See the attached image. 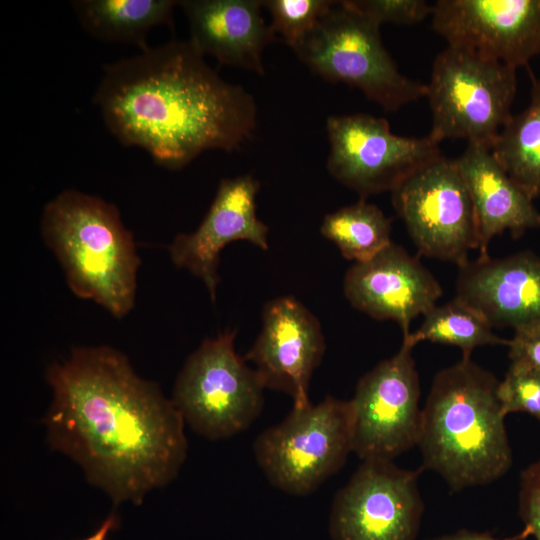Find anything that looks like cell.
Here are the masks:
<instances>
[{"label": "cell", "instance_id": "cell-1", "mask_svg": "<svg viewBox=\"0 0 540 540\" xmlns=\"http://www.w3.org/2000/svg\"><path fill=\"white\" fill-rule=\"evenodd\" d=\"M45 417L53 449L72 458L114 504H141L178 474L187 455L184 418L158 386L107 347H80L51 365Z\"/></svg>", "mask_w": 540, "mask_h": 540}, {"label": "cell", "instance_id": "cell-2", "mask_svg": "<svg viewBox=\"0 0 540 540\" xmlns=\"http://www.w3.org/2000/svg\"><path fill=\"white\" fill-rule=\"evenodd\" d=\"M93 101L123 145L172 170L208 150L239 149L257 126L253 95L222 79L189 41L108 64Z\"/></svg>", "mask_w": 540, "mask_h": 540}, {"label": "cell", "instance_id": "cell-3", "mask_svg": "<svg viewBox=\"0 0 540 540\" xmlns=\"http://www.w3.org/2000/svg\"><path fill=\"white\" fill-rule=\"evenodd\" d=\"M499 382L471 357L433 379L422 409L420 469L438 473L453 492L491 483L512 466Z\"/></svg>", "mask_w": 540, "mask_h": 540}, {"label": "cell", "instance_id": "cell-4", "mask_svg": "<svg viewBox=\"0 0 540 540\" xmlns=\"http://www.w3.org/2000/svg\"><path fill=\"white\" fill-rule=\"evenodd\" d=\"M41 231L75 295L116 318L133 308L140 258L115 205L64 190L45 205Z\"/></svg>", "mask_w": 540, "mask_h": 540}, {"label": "cell", "instance_id": "cell-5", "mask_svg": "<svg viewBox=\"0 0 540 540\" xmlns=\"http://www.w3.org/2000/svg\"><path fill=\"white\" fill-rule=\"evenodd\" d=\"M293 51L316 75L357 88L385 111L426 97V84L399 71L382 42L380 27L344 0L335 1Z\"/></svg>", "mask_w": 540, "mask_h": 540}, {"label": "cell", "instance_id": "cell-6", "mask_svg": "<svg viewBox=\"0 0 540 540\" xmlns=\"http://www.w3.org/2000/svg\"><path fill=\"white\" fill-rule=\"evenodd\" d=\"M516 70L471 49L448 45L435 57L426 84L432 115L427 136L437 144L465 139L491 148L512 117Z\"/></svg>", "mask_w": 540, "mask_h": 540}, {"label": "cell", "instance_id": "cell-7", "mask_svg": "<svg viewBox=\"0 0 540 540\" xmlns=\"http://www.w3.org/2000/svg\"><path fill=\"white\" fill-rule=\"evenodd\" d=\"M352 421L350 400L327 396L315 405L293 406L257 436L255 459L274 487L309 495L344 466L352 452Z\"/></svg>", "mask_w": 540, "mask_h": 540}, {"label": "cell", "instance_id": "cell-8", "mask_svg": "<svg viewBox=\"0 0 540 540\" xmlns=\"http://www.w3.org/2000/svg\"><path fill=\"white\" fill-rule=\"evenodd\" d=\"M235 330L206 339L185 362L173 403L198 434L224 439L246 430L264 405V385L234 347Z\"/></svg>", "mask_w": 540, "mask_h": 540}, {"label": "cell", "instance_id": "cell-9", "mask_svg": "<svg viewBox=\"0 0 540 540\" xmlns=\"http://www.w3.org/2000/svg\"><path fill=\"white\" fill-rule=\"evenodd\" d=\"M330 145L327 170L361 199L393 192L441 156L428 136L394 134L389 122L367 113L331 115L326 120Z\"/></svg>", "mask_w": 540, "mask_h": 540}, {"label": "cell", "instance_id": "cell-10", "mask_svg": "<svg viewBox=\"0 0 540 540\" xmlns=\"http://www.w3.org/2000/svg\"><path fill=\"white\" fill-rule=\"evenodd\" d=\"M392 202L420 255L459 268L480 247L478 222L454 159L441 156L392 192Z\"/></svg>", "mask_w": 540, "mask_h": 540}, {"label": "cell", "instance_id": "cell-11", "mask_svg": "<svg viewBox=\"0 0 540 540\" xmlns=\"http://www.w3.org/2000/svg\"><path fill=\"white\" fill-rule=\"evenodd\" d=\"M413 347L403 340L395 355L379 362L357 383L350 400L352 452L363 461H393L418 444L422 409Z\"/></svg>", "mask_w": 540, "mask_h": 540}, {"label": "cell", "instance_id": "cell-12", "mask_svg": "<svg viewBox=\"0 0 540 540\" xmlns=\"http://www.w3.org/2000/svg\"><path fill=\"white\" fill-rule=\"evenodd\" d=\"M421 472L393 461H363L334 497L332 540H415L424 512Z\"/></svg>", "mask_w": 540, "mask_h": 540}, {"label": "cell", "instance_id": "cell-13", "mask_svg": "<svg viewBox=\"0 0 540 540\" xmlns=\"http://www.w3.org/2000/svg\"><path fill=\"white\" fill-rule=\"evenodd\" d=\"M431 16L449 46L516 69L540 54V0H439Z\"/></svg>", "mask_w": 540, "mask_h": 540}, {"label": "cell", "instance_id": "cell-14", "mask_svg": "<svg viewBox=\"0 0 540 540\" xmlns=\"http://www.w3.org/2000/svg\"><path fill=\"white\" fill-rule=\"evenodd\" d=\"M326 349L318 319L291 296L269 301L262 329L244 359L255 366L265 388L288 394L294 406L310 403L311 376Z\"/></svg>", "mask_w": 540, "mask_h": 540}, {"label": "cell", "instance_id": "cell-15", "mask_svg": "<svg viewBox=\"0 0 540 540\" xmlns=\"http://www.w3.org/2000/svg\"><path fill=\"white\" fill-rule=\"evenodd\" d=\"M344 295L357 310L377 320H393L410 333L412 320L436 306L442 288L435 276L403 247L391 242L346 272Z\"/></svg>", "mask_w": 540, "mask_h": 540}, {"label": "cell", "instance_id": "cell-16", "mask_svg": "<svg viewBox=\"0 0 540 540\" xmlns=\"http://www.w3.org/2000/svg\"><path fill=\"white\" fill-rule=\"evenodd\" d=\"M259 187L250 174L222 179L198 228L177 235L169 246L172 262L201 279L213 302L220 281L219 256L226 245L244 240L263 250L269 248V228L256 215Z\"/></svg>", "mask_w": 540, "mask_h": 540}, {"label": "cell", "instance_id": "cell-17", "mask_svg": "<svg viewBox=\"0 0 540 540\" xmlns=\"http://www.w3.org/2000/svg\"><path fill=\"white\" fill-rule=\"evenodd\" d=\"M457 299L494 328L516 329L540 319V257L530 251L478 257L459 268Z\"/></svg>", "mask_w": 540, "mask_h": 540}, {"label": "cell", "instance_id": "cell-18", "mask_svg": "<svg viewBox=\"0 0 540 540\" xmlns=\"http://www.w3.org/2000/svg\"><path fill=\"white\" fill-rule=\"evenodd\" d=\"M192 46L220 64L263 76V53L275 39L261 12L262 0H181Z\"/></svg>", "mask_w": 540, "mask_h": 540}, {"label": "cell", "instance_id": "cell-19", "mask_svg": "<svg viewBox=\"0 0 540 540\" xmlns=\"http://www.w3.org/2000/svg\"><path fill=\"white\" fill-rule=\"evenodd\" d=\"M455 163L471 195L478 222L479 257L489 256L493 237L508 231L513 238L540 228V212L491 154L490 148L468 143Z\"/></svg>", "mask_w": 540, "mask_h": 540}, {"label": "cell", "instance_id": "cell-20", "mask_svg": "<svg viewBox=\"0 0 540 540\" xmlns=\"http://www.w3.org/2000/svg\"><path fill=\"white\" fill-rule=\"evenodd\" d=\"M175 0H77L73 10L83 29L93 37L147 49L149 32L173 26Z\"/></svg>", "mask_w": 540, "mask_h": 540}, {"label": "cell", "instance_id": "cell-21", "mask_svg": "<svg viewBox=\"0 0 540 540\" xmlns=\"http://www.w3.org/2000/svg\"><path fill=\"white\" fill-rule=\"evenodd\" d=\"M531 81L530 103L512 115L490 151L499 165L531 199L540 196V79L526 67Z\"/></svg>", "mask_w": 540, "mask_h": 540}, {"label": "cell", "instance_id": "cell-22", "mask_svg": "<svg viewBox=\"0 0 540 540\" xmlns=\"http://www.w3.org/2000/svg\"><path fill=\"white\" fill-rule=\"evenodd\" d=\"M391 230V219L365 199L327 214L320 227L321 234L354 263L367 261L388 246Z\"/></svg>", "mask_w": 540, "mask_h": 540}, {"label": "cell", "instance_id": "cell-23", "mask_svg": "<svg viewBox=\"0 0 540 540\" xmlns=\"http://www.w3.org/2000/svg\"><path fill=\"white\" fill-rule=\"evenodd\" d=\"M403 340L413 346L421 341L456 346L465 358L479 346L508 344V340L494 334L478 312L456 297L430 309L420 327L403 336Z\"/></svg>", "mask_w": 540, "mask_h": 540}, {"label": "cell", "instance_id": "cell-24", "mask_svg": "<svg viewBox=\"0 0 540 540\" xmlns=\"http://www.w3.org/2000/svg\"><path fill=\"white\" fill-rule=\"evenodd\" d=\"M332 0H262L271 15L270 27L292 49L329 11Z\"/></svg>", "mask_w": 540, "mask_h": 540}, {"label": "cell", "instance_id": "cell-25", "mask_svg": "<svg viewBox=\"0 0 540 540\" xmlns=\"http://www.w3.org/2000/svg\"><path fill=\"white\" fill-rule=\"evenodd\" d=\"M498 397L505 416L526 412L540 422V371L511 362L505 378L499 382Z\"/></svg>", "mask_w": 540, "mask_h": 540}, {"label": "cell", "instance_id": "cell-26", "mask_svg": "<svg viewBox=\"0 0 540 540\" xmlns=\"http://www.w3.org/2000/svg\"><path fill=\"white\" fill-rule=\"evenodd\" d=\"M353 10L381 27L384 23L413 25L432 15L424 0H344Z\"/></svg>", "mask_w": 540, "mask_h": 540}, {"label": "cell", "instance_id": "cell-27", "mask_svg": "<svg viewBox=\"0 0 540 540\" xmlns=\"http://www.w3.org/2000/svg\"><path fill=\"white\" fill-rule=\"evenodd\" d=\"M519 516L527 535L540 540V459L520 474Z\"/></svg>", "mask_w": 540, "mask_h": 540}, {"label": "cell", "instance_id": "cell-28", "mask_svg": "<svg viewBox=\"0 0 540 540\" xmlns=\"http://www.w3.org/2000/svg\"><path fill=\"white\" fill-rule=\"evenodd\" d=\"M507 346L511 362L540 371V319L514 329Z\"/></svg>", "mask_w": 540, "mask_h": 540}, {"label": "cell", "instance_id": "cell-29", "mask_svg": "<svg viewBox=\"0 0 540 540\" xmlns=\"http://www.w3.org/2000/svg\"><path fill=\"white\" fill-rule=\"evenodd\" d=\"M527 536L528 535L526 534V532L523 531L520 535L514 538L506 539V540H518V539H523ZM427 540H499V539H496L489 533H478V532H471L467 530H460L451 535H445V536L427 539Z\"/></svg>", "mask_w": 540, "mask_h": 540}, {"label": "cell", "instance_id": "cell-30", "mask_svg": "<svg viewBox=\"0 0 540 540\" xmlns=\"http://www.w3.org/2000/svg\"><path fill=\"white\" fill-rule=\"evenodd\" d=\"M118 522V517L112 513L92 535L82 540H106L109 531L115 529L118 526Z\"/></svg>", "mask_w": 540, "mask_h": 540}]
</instances>
